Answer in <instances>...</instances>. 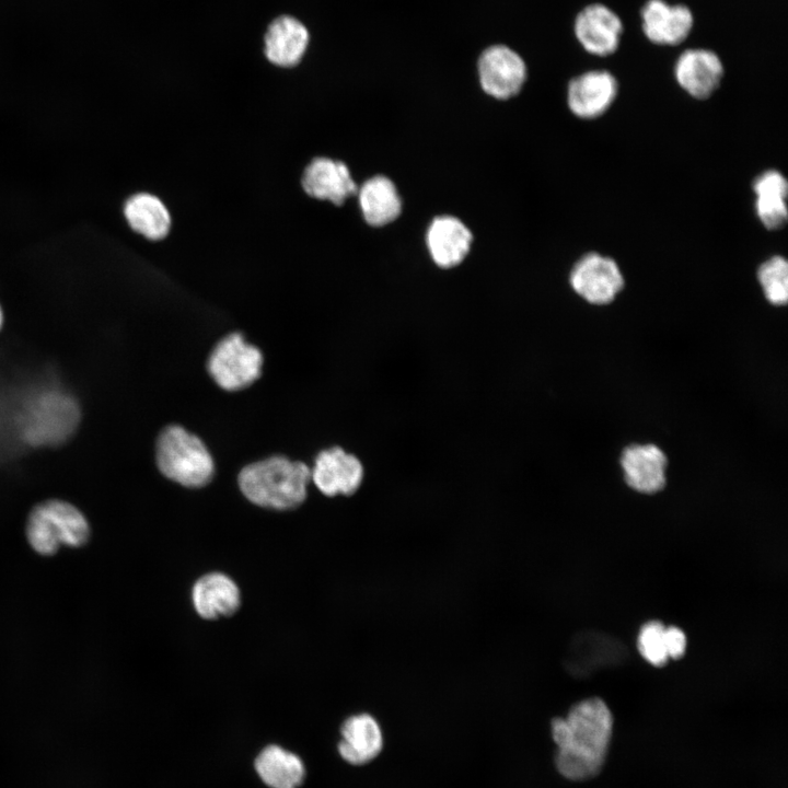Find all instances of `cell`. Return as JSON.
Segmentation results:
<instances>
[{
	"instance_id": "cell-7",
	"label": "cell",
	"mask_w": 788,
	"mask_h": 788,
	"mask_svg": "<svg viewBox=\"0 0 788 788\" xmlns=\"http://www.w3.org/2000/svg\"><path fill=\"white\" fill-rule=\"evenodd\" d=\"M476 69L484 92L499 100L517 95L528 76L523 57L509 45L499 43L489 45L480 51Z\"/></svg>"
},
{
	"instance_id": "cell-24",
	"label": "cell",
	"mask_w": 788,
	"mask_h": 788,
	"mask_svg": "<svg viewBox=\"0 0 788 788\" xmlns=\"http://www.w3.org/2000/svg\"><path fill=\"white\" fill-rule=\"evenodd\" d=\"M637 648L641 657L652 665L661 667L668 662L669 653L665 638V626L651 621L639 630Z\"/></svg>"
},
{
	"instance_id": "cell-8",
	"label": "cell",
	"mask_w": 788,
	"mask_h": 788,
	"mask_svg": "<svg viewBox=\"0 0 788 788\" xmlns=\"http://www.w3.org/2000/svg\"><path fill=\"white\" fill-rule=\"evenodd\" d=\"M572 290L594 305L611 303L624 287L623 274L616 262L599 253L583 255L569 275Z\"/></svg>"
},
{
	"instance_id": "cell-18",
	"label": "cell",
	"mask_w": 788,
	"mask_h": 788,
	"mask_svg": "<svg viewBox=\"0 0 788 788\" xmlns=\"http://www.w3.org/2000/svg\"><path fill=\"white\" fill-rule=\"evenodd\" d=\"M308 28L298 19L282 15L274 20L265 34V55L278 67H293L309 45Z\"/></svg>"
},
{
	"instance_id": "cell-15",
	"label": "cell",
	"mask_w": 788,
	"mask_h": 788,
	"mask_svg": "<svg viewBox=\"0 0 788 788\" xmlns=\"http://www.w3.org/2000/svg\"><path fill=\"white\" fill-rule=\"evenodd\" d=\"M640 14L646 37L658 45H679L693 27V14L683 4L670 5L663 0H648Z\"/></svg>"
},
{
	"instance_id": "cell-22",
	"label": "cell",
	"mask_w": 788,
	"mask_h": 788,
	"mask_svg": "<svg viewBox=\"0 0 788 788\" xmlns=\"http://www.w3.org/2000/svg\"><path fill=\"white\" fill-rule=\"evenodd\" d=\"M124 213L131 229L149 240H160L169 233L170 213L163 202L151 194L131 196L125 204Z\"/></svg>"
},
{
	"instance_id": "cell-20",
	"label": "cell",
	"mask_w": 788,
	"mask_h": 788,
	"mask_svg": "<svg viewBox=\"0 0 788 788\" xmlns=\"http://www.w3.org/2000/svg\"><path fill=\"white\" fill-rule=\"evenodd\" d=\"M254 767L268 788H299L305 778L302 758L277 744L265 746L256 756Z\"/></svg>"
},
{
	"instance_id": "cell-11",
	"label": "cell",
	"mask_w": 788,
	"mask_h": 788,
	"mask_svg": "<svg viewBox=\"0 0 788 788\" xmlns=\"http://www.w3.org/2000/svg\"><path fill=\"white\" fill-rule=\"evenodd\" d=\"M615 77L605 70H592L573 78L567 90L570 111L583 119L603 115L617 95Z\"/></svg>"
},
{
	"instance_id": "cell-9",
	"label": "cell",
	"mask_w": 788,
	"mask_h": 788,
	"mask_svg": "<svg viewBox=\"0 0 788 788\" xmlns=\"http://www.w3.org/2000/svg\"><path fill=\"white\" fill-rule=\"evenodd\" d=\"M366 476L362 461L341 447L322 450L314 460L311 479L327 497L351 496L359 490Z\"/></svg>"
},
{
	"instance_id": "cell-10",
	"label": "cell",
	"mask_w": 788,
	"mask_h": 788,
	"mask_svg": "<svg viewBox=\"0 0 788 788\" xmlns=\"http://www.w3.org/2000/svg\"><path fill=\"white\" fill-rule=\"evenodd\" d=\"M573 30L578 42L588 53L604 57L616 51L623 23L610 8L593 3L578 13Z\"/></svg>"
},
{
	"instance_id": "cell-12",
	"label": "cell",
	"mask_w": 788,
	"mask_h": 788,
	"mask_svg": "<svg viewBox=\"0 0 788 788\" xmlns=\"http://www.w3.org/2000/svg\"><path fill=\"white\" fill-rule=\"evenodd\" d=\"M668 459L654 444H630L621 455V466L626 484L640 494H656L667 483Z\"/></svg>"
},
{
	"instance_id": "cell-4",
	"label": "cell",
	"mask_w": 788,
	"mask_h": 788,
	"mask_svg": "<svg viewBox=\"0 0 788 788\" xmlns=\"http://www.w3.org/2000/svg\"><path fill=\"white\" fill-rule=\"evenodd\" d=\"M155 457L160 472L185 487H202L215 473L213 460L204 442L177 425L160 432Z\"/></svg>"
},
{
	"instance_id": "cell-25",
	"label": "cell",
	"mask_w": 788,
	"mask_h": 788,
	"mask_svg": "<svg viewBox=\"0 0 788 788\" xmlns=\"http://www.w3.org/2000/svg\"><path fill=\"white\" fill-rule=\"evenodd\" d=\"M787 195L764 193L756 195V215L768 230L781 229L788 219Z\"/></svg>"
},
{
	"instance_id": "cell-3",
	"label": "cell",
	"mask_w": 788,
	"mask_h": 788,
	"mask_svg": "<svg viewBox=\"0 0 788 788\" xmlns=\"http://www.w3.org/2000/svg\"><path fill=\"white\" fill-rule=\"evenodd\" d=\"M91 525L85 514L74 505L61 499L37 503L28 513L25 537L36 554L50 557L60 547L80 548L91 537Z\"/></svg>"
},
{
	"instance_id": "cell-23",
	"label": "cell",
	"mask_w": 788,
	"mask_h": 788,
	"mask_svg": "<svg viewBox=\"0 0 788 788\" xmlns=\"http://www.w3.org/2000/svg\"><path fill=\"white\" fill-rule=\"evenodd\" d=\"M757 280L766 300L776 306L786 305L788 299V263L775 255L761 264Z\"/></svg>"
},
{
	"instance_id": "cell-6",
	"label": "cell",
	"mask_w": 788,
	"mask_h": 788,
	"mask_svg": "<svg viewBox=\"0 0 788 788\" xmlns=\"http://www.w3.org/2000/svg\"><path fill=\"white\" fill-rule=\"evenodd\" d=\"M263 355L247 344L241 333L220 339L208 358L207 368L215 382L225 391H239L262 374Z\"/></svg>"
},
{
	"instance_id": "cell-1",
	"label": "cell",
	"mask_w": 788,
	"mask_h": 788,
	"mask_svg": "<svg viewBox=\"0 0 788 788\" xmlns=\"http://www.w3.org/2000/svg\"><path fill=\"white\" fill-rule=\"evenodd\" d=\"M557 745L555 766L570 780H586L602 769L613 732V716L606 703L590 697L575 704L565 717L551 723Z\"/></svg>"
},
{
	"instance_id": "cell-2",
	"label": "cell",
	"mask_w": 788,
	"mask_h": 788,
	"mask_svg": "<svg viewBox=\"0 0 788 788\" xmlns=\"http://www.w3.org/2000/svg\"><path fill=\"white\" fill-rule=\"evenodd\" d=\"M237 480L242 494L254 505L289 510L305 500L311 468L302 462L275 455L243 467Z\"/></svg>"
},
{
	"instance_id": "cell-21",
	"label": "cell",
	"mask_w": 788,
	"mask_h": 788,
	"mask_svg": "<svg viewBox=\"0 0 788 788\" xmlns=\"http://www.w3.org/2000/svg\"><path fill=\"white\" fill-rule=\"evenodd\" d=\"M359 204L364 220L381 227L395 220L402 210V201L394 183L376 175L366 181L358 189Z\"/></svg>"
},
{
	"instance_id": "cell-27",
	"label": "cell",
	"mask_w": 788,
	"mask_h": 788,
	"mask_svg": "<svg viewBox=\"0 0 788 788\" xmlns=\"http://www.w3.org/2000/svg\"><path fill=\"white\" fill-rule=\"evenodd\" d=\"M667 647L670 659L681 658L686 649V636L676 626H665Z\"/></svg>"
},
{
	"instance_id": "cell-17",
	"label": "cell",
	"mask_w": 788,
	"mask_h": 788,
	"mask_svg": "<svg viewBox=\"0 0 788 788\" xmlns=\"http://www.w3.org/2000/svg\"><path fill=\"white\" fill-rule=\"evenodd\" d=\"M472 233L455 217L441 216L430 223L426 240L432 260L441 268L462 263L472 244Z\"/></svg>"
},
{
	"instance_id": "cell-19",
	"label": "cell",
	"mask_w": 788,
	"mask_h": 788,
	"mask_svg": "<svg viewBox=\"0 0 788 788\" xmlns=\"http://www.w3.org/2000/svg\"><path fill=\"white\" fill-rule=\"evenodd\" d=\"M192 600L199 616L215 619L235 613L241 604V593L230 577L221 572H210L195 582Z\"/></svg>"
},
{
	"instance_id": "cell-5",
	"label": "cell",
	"mask_w": 788,
	"mask_h": 788,
	"mask_svg": "<svg viewBox=\"0 0 788 788\" xmlns=\"http://www.w3.org/2000/svg\"><path fill=\"white\" fill-rule=\"evenodd\" d=\"M79 419V406L72 396L57 390H48L35 394L23 406L20 431L30 445H56L70 437Z\"/></svg>"
},
{
	"instance_id": "cell-28",
	"label": "cell",
	"mask_w": 788,
	"mask_h": 788,
	"mask_svg": "<svg viewBox=\"0 0 788 788\" xmlns=\"http://www.w3.org/2000/svg\"><path fill=\"white\" fill-rule=\"evenodd\" d=\"M1 325H2V311H1V308H0V328H1Z\"/></svg>"
},
{
	"instance_id": "cell-14",
	"label": "cell",
	"mask_w": 788,
	"mask_h": 788,
	"mask_svg": "<svg viewBox=\"0 0 788 788\" xmlns=\"http://www.w3.org/2000/svg\"><path fill=\"white\" fill-rule=\"evenodd\" d=\"M383 743V732L378 720L368 712H360L344 720L337 751L346 763L361 766L376 758Z\"/></svg>"
},
{
	"instance_id": "cell-26",
	"label": "cell",
	"mask_w": 788,
	"mask_h": 788,
	"mask_svg": "<svg viewBox=\"0 0 788 788\" xmlns=\"http://www.w3.org/2000/svg\"><path fill=\"white\" fill-rule=\"evenodd\" d=\"M753 190L755 195L764 193L788 195V182L780 172L768 170L755 178Z\"/></svg>"
},
{
	"instance_id": "cell-16",
	"label": "cell",
	"mask_w": 788,
	"mask_h": 788,
	"mask_svg": "<svg viewBox=\"0 0 788 788\" xmlns=\"http://www.w3.org/2000/svg\"><path fill=\"white\" fill-rule=\"evenodd\" d=\"M302 187L308 195L336 205L358 192L347 165L328 158H316L306 166Z\"/></svg>"
},
{
	"instance_id": "cell-13",
	"label": "cell",
	"mask_w": 788,
	"mask_h": 788,
	"mask_svg": "<svg viewBox=\"0 0 788 788\" xmlns=\"http://www.w3.org/2000/svg\"><path fill=\"white\" fill-rule=\"evenodd\" d=\"M674 74L692 97L705 100L719 88L723 76L720 58L708 49H686L676 60Z\"/></svg>"
}]
</instances>
